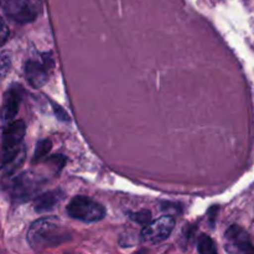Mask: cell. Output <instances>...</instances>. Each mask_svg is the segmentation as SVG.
<instances>
[{
    "label": "cell",
    "instance_id": "8992f818",
    "mask_svg": "<svg viewBox=\"0 0 254 254\" xmlns=\"http://www.w3.org/2000/svg\"><path fill=\"white\" fill-rule=\"evenodd\" d=\"M175 220L171 216H163L154 222L148 223L140 233L141 242L145 245H159L164 242L173 232Z\"/></svg>",
    "mask_w": 254,
    "mask_h": 254
},
{
    "label": "cell",
    "instance_id": "ba28073f",
    "mask_svg": "<svg viewBox=\"0 0 254 254\" xmlns=\"http://www.w3.org/2000/svg\"><path fill=\"white\" fill-rule=\"evenodd\" d=\"M52 61L50 57L44 56V62L30 60L25 64V76L32 88H40L49 79V69L52 68Z\"/></svg>",
    "mask_w": 254,
    "mask_h": 254
},
{
    "label": "cell",
    "instance_id": "8fae6325",
    "mask_svg": "<svg viewBox=\"0 0 254 254\" xmlns=\"http://www.w3.org/2000/svg\"><path fill=\"white\" fill-rule=\"evenodd\" d=\"M51 150V141L49 139H44V140H40L36 144V149H35L34 159H32V163H36V161H41L47 154Z\"/></svg>",
    "mask_w": 254,
    "mask_h": 254
},
{
    "label": "cell",
    "instance_id": "7a4b0ae2",
    "mask_svg": "<svg viewBox=\"0 0 254 254\" xmlns=\"http://www.w3.org/2000/svg\"><path fill=\"white\" fill-rule=\"evenodd\" d=\"M71 232L57 217L40 218L27 231V242L35 251L57 247L71 241Z\"/></svg>",
    "mask_w": 254,
    "mask_h": 254
},
{
    "label": "cell",
    "instance_id": "7c38bea8",
    "mask_svg": "<svg viewBox=\"0 0 254 254\" xmlns=\"http://www.w3.org/2000/svg\"><path fill=\"white\" fill-rule=\"evenodd\" d=\"M197 251L200 253H206V254L212 253V254H215L216 252H217V248H216L215 242H213V241L211 240L208 236L202 235L200 237V240H198Z\"/></svg>",
    "mask_w": 254,
    "mask_h": 254
},
{
    "label": "cell",
    "instance_id": "30bf717a",
    "mask_svg": "<svg viewBox=\"0 0 254 254\" xmlns=\"http://www.w3.org/2000/svg\"><path fill=\"white\" fill-rule=\"evenodd\" d=\"M64 193L60 190H52L47 191V192L42 193L35 201V211L42 213L51 211L64 200Z\"/></svg>",
    "mask_w": 254,
    "mask_h": 254
},
{
    "label": "cell",
    "instance_id": "52a82bcc",
    "mask_svg": "<svg viewBox=\"0 0 254 254\" xmlns=\"http://www.w3.org/2000/svg\"><path fill=\"white\" fill-rule=\"evenodd\" d=\"M226 250L230 253H254L248 233L240 226H231L225 233Z\"/></svg>",
    "mask_w": 254,
    "mask_h": 254
},
{
    "label": "cell",
    "instance_id": "9a60e30c",
    "mask_svg": "<svg viewBox=\"0 0 254 254\" xmlns=\"http://www.w3.org/2000/svg\"><path fill=\"white\" fill-rule=\"evenodd\" d=\"M7 39H9V27H7L4 19L0 16V47L4 46Z\"/></svg>",
    "mask_w": 254,
    "mask_h": 254
},
{
    "label": "cell",
    "instance_id": "9c48e42d",
    "mask_svg": "<svg viewBox=\"0 0 254 254\" xmlns=\"http://www.w3.org/2000/svg\"><path fill=\"white\" fill-rule=\"evenodd\" d=\"M22 89L19 84H12L4 96V104L0 109V124L7 126L19 112L21 103Z\"/></svg>",
    "mask_w": 254,
    "mask_h": 254
},
{
    "label": "cell",
    "instance_id": "2e32d148",
    "mask_svg": "<svg viewBox=\"0 0 254 254\" xmlns=\"http://www.w3.org/2000/svg\"><path fill=\"white\" fill-rule=\"evenodd\" d=\"M54 111H55V113H56V117L59 119H61V121H64V122L69 121L68 114H67L66 112H64V109H62L60 106H57V104H54Z\"/></svg>",
    "mask_w": 254,
    "mask_h": 254
},
{
    "label": "cell",
    "instance_id": "5bb4252c",
    "mask_svg": "<svg viewBox=\"0 0 254 254\" xmlns=\"http://www.w3.org/2000/svg\"><path fill=\"white\" fill-rule=\"evenodd\" d=\"M130 218L139 225H148L150 222L151 215L149 211H139L136 213H131Z\"/></svg>",
    "mask_w": 254,
    "mask_h": 254
},
{
    "label": "cell",
    "instance_id": "277c9868",
    "mask_svg": "<svg viewBox=\"0 0 254 254\" xmlns=\"http://www.w3.org/2000/svg\"><path fill=\"white\" fill-rule=\"evenodd\" d=\"M44 183L45 180L41 176L27 171L12 179L7 186V191L12 200L17 202H24V201L30 200L42 188Z\"/></svg>",
    "mask_w": 254,
    "mask_h": 254
},
{
    "label": "cell",
    "instance_id": "5b68a950",
    "mask_svg": "<svg viewBox=\"0 0 254 254\" xmlns=\"http://www.w3.org/2000/svg\"><path fill=\"white\" fill-rule=\"evenodd\" d=\"M5 14L19 24L34 21L42 9L41 0H4Z\"/></svg>",
    "mask_w": 254,
    "mask_h": 254
},
{
    "label": "cell",
    "instance_id": "4fadbf2b",
    "mask_svg": "<svg viewBox=\"0 0 254 254\" xmlns=\"http://www.w3.org/2000/svg\"><path fill=\"white\" fill-rule=\"evenodd\" d=\"M11 68V55L9 52H1L0 54V79L5 78Z\"/></svg>",
    "mask_w": 254,
    "mask_h": 254
},
{
    "label": "cell",
    "instance_id": "6da1fadb",
    "mask_svg": "<svg viewBox=\"0 0 254 254\" xmlns=\"http://www.w3.org/2000/svg\"><path fill=\"white\" fill-rule=\"evenodd\" d=\"M25 123L22 121L10 122L5 126L0 144V171L11 175L25 160V148L22 145L25 135Z\"/></svg>",
    "mask_w": 254,
    "mask_h": 254
},
{
    "label": "cell",
    "instance_id": "3957f363",
    "mask_svg": "<svg viewBox=\"0 0 254 254\" xmlns=\"http://www.w3.org/2000/svg\"><path fill=\"white\" fill-rule=\"evenodd\" d=\"M67 212L69 217L84 223L97 222L106 217V208L86 196H76L72 198L67 206Z\"/></svg>",
    "mask_w": 254,
    "mask_h": 254
}]
</instances>
